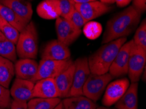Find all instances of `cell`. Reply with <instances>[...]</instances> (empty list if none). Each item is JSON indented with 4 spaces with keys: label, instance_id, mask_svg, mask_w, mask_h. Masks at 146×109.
<instances>
[{
    "label": "cell",
    "instance_id": "obj_1",
    "mask_svg": "<svg viewBox=\"0 0 146 109\" xmlns=\"http://www.w3.org/2000/svg\"><path fill=\"white\" fill-rule=\"evenodd\" d=\"M141 15L130 5L114 15L107 22L102 44L129 36L138 28Z\"/></svg>",
    "mask_w": 146,
    "mask_h": 109
},
{
    "label": "cell",
    "instance_id": "obj_2",
    "mask_svg": "<svg viewBox=\"0 0 146 109\" xmlns=\"http://www.w3.org/2000/svg\"><path fill=\"white\" fill-rule=\"evenodd\" d=\"M127 37H122L103 44L90 55L88 58L90 73L103 75L108 73L119 49L127 42Z\"/></svg>",
    "mask_w": 146,
    "mask_h": 109
},
{
    "label": "cell",
    "instance_id": "obj_3",
    "mask_svg": "<svg viewBox=\"0 0 146 109\" xmlns=\"http://www.w3.org/2000/svg\"><path fill=\"white\" fill-rule=\"evenodd\" d=\"M38 34L34 22L30 21L20 32L16 43L17 57L35 59L38 52Z\"/></svg>",
    "mask_w": 146,
    "mask_h": 109
},
{
    "label": "cell",
    "instance_id": "obj_4",
    "mask_svg": "<svg viewBox=\"0 0 146 109\" xmlns=\"http://www.w3.org/2000/svg\"><path fill=\"white\" fill-rule=\"evenodd\" d=\"M114 77L109 73L103 75L90 73L83 88V95L96 102L100 99L108 84Z\"/></svg>",
    "mask_w": 146,
    "mask_h": 109
},
{
    "label": "cell",
    "instance_id": "obj_5",
    "mask_svg": "<svg viewBox=\"0 0 146 109\" xmlns=\"http://www.w3.org/2000/svg\"><path fill=\"white\" fill-rule=\"evenodd\" d=\"M74 63L70 58L64 60L41 59L38 63V70L35 82L43 79H55Z\"/></svg>",
    "mask_w": 146,
    "mask_h": 109
},
{
    "label": "cell",
    "instance_id": "obj_6",
    "mask_svg": "<svg viewBox=\"0 0 146 109\" xmlns=\"http://www.w3.org/2000/svg\"><path fill=\"white\" fill-rule=\"evenodd\" d=\"M145 62L146 49L134 43L130 52L127 73L132 83L140 81L145 68Z\"/></svg>",
    "mask_w": 146,
    "mask_h": 109
},
{
    "label": "cell",
    "instance_id": "obj_7",
    "mask_svg": "<svg viewBox=\"0 0 146 109\" xmlns=\"http://www.w3.org/2000/svg\"><path fill=\"white\" fill-rule=\"evenodd\" d=\"M133 44L134 41L132 39L126 42L119 49L108 71L114 78L127 74L130 55Z\"/></svg>",
    "mask_w": 146,
    "mask_h": 109
},
{
    "label": "cell",
    "instance_id": "obj_8",
    "mask_svg": "<svg viewBox=\"0 0 146 109\" xmlns=\"http://www.w3.org/2000/svg\"><path fill=\"white\" fill-rule=\"evenodd\" d=\"M74 63L75 71L70 96L83 95V86L90 74L88 58L87 57H80L77 59Z\"/></svg>",
    "mask_w": 146,
    "mask_h": 109
},
{
    "label": "cell",
    "instance_id": "obj_9",
    "mask_svg": "<svg viewBox=\"0 0 146 109\" xmlns=\"http://www.w3.org/2000/svg\"><path fill=\"white\" fill-rule=\"evenodd\" d=\"M55 27L58 40L68 46L74 43L81 33V30L75 27L63 17L56 19Z\"/></svg>",
    "mask_w": 146,
    "mask_h": 109
},
{
    "label": "cell",
    "instance_id": "obj_10",
    "mask_svg": "<svg viewBox=\"0 0 146 109\" xmlns=\"http://www.w3.org/2000/svg\"><path fill=\"white\" fill-rule=\"evenodd\" d=\"M75 7L88 22L102 16L113 9L111 5L99 0L85 3H75Z\"/></svg>",
    "mask_w": 146,
    "mask_h": 109
},
{
    "label": "cell",
    "instance_id": "obj_11",
    "mask_svg": "<svg viewBox=\"0 0 146 109\" xmlns=\"http://www.w3.org/2000/svg\"><path fill=\"white\" fill-rule=\"evenodd\" d=\"M130 85L129 80L123 78L110 82L104 91L102 104L105 106H110L123 96Z\"/></svg>",
    "mask_w": 146,
    "mask_h": 109
},
{
    "label": "cell",
    "instance_id": "obj_12",
    "mask_svg": "<svg viewBox=\"0 0 146 109\" xmlns=\"http://www.w3.org/2000/svg\"><path fill=\"white\" fill-rule=\"evenodd\" d=\"M70 55L69 46L57 39L52 40L46 44L41 56V59L64 60L70 58Z\"/></svg>",
    "mask_w": 146,
    "mask_h": 109
},
{
    "label": "cell",
    "instance_id": "obj_13",
    "mask_svg": "<svg viewBox=\"0 0 146 109\" xmlns=\"http://www.w3.org/2000/svg\"><path fill=\"white\" fill-rule=\"evenodd\" d=\"M37 70L38 63L34 59L20 58L15 61V75L17 79L26 80L35 83Z\"/></svg>",
    "mask_w": 146,
    "mask_h": 109
},
{
    "label": "cell",
    "instance_id": "obj_14",
    "mask_svg": "<svg viewBox=\"0 0 146 109\" xmlns=\"http://www.w3.org/2000/svg\"><path fill=\"white\" fill-rule=\"evenodd\" d=\"M34 82L16 78L10 90L11 96L13 100L28 102L34 98L33 90Z\"/></svg>",
    "mask_w": 146,
    "mask_h": 109
},
{
    "label": "cell",
    "instance_id": "obj_15",
    "mask_svg": "<svg viewBox=\"0 0 146 109\" xmlns=\"http://www.w3.org/2000/svg\"><path fill=\"white\" fill-rule=\"evenodd\" d=\"M75 65L73 63L69 67L54 79L60 98L70 97V92L74 81Z\"/></svg>",
    "mask_w": 146,
    "mask_h": 109
},
{
    "label": "cell",
    "instance_id": "obj_16",
    "mask_svg": "<svg viewBox=\"0 0 146 109\" xmlns=\"http://www.w3.org/2000/svg\"><path fill=\"white\" fill-rule=\"evenodd\" d=\"M33 97L39 98L59 97L54 79H43L35 82Z\"/></svg>",
    "mask_w": 146,
    "mask_h": 109
},
{
    "label": "cell",
    "instance_id": "obj_17",
    "mask_svg": "<svg viewBox=\"0 0 146 109\" xmlns=\"http://www.w3.org/2000/svg\"><path fill=\"white\" fill-rule=\"evenodd\" d=\"M0 4L7 7L23 20L28 24L31 21L33 9L32 5L27 0H0Z\"/></svg>",
    "mask_w": 146,
    "mask_h": 109
},
{
    "label": "cell",
    "instance_id": "obj_18",
    "mask_svg": "<svg viewBox=\"0 0 146 109\" xmlns=\"http://www.w3.org/2000/svg\"><path fill=\"white\" fill-rule=\"evenodd\" d=\"M138 82H133L115 104L116 109H138Z\"/></svg>",
    "mask_w": 146,
    "mask_h": 109
},
{
    "label": "cell",
    "instance_id": "obj_19",
    "mask_svg": "<svg viewBox=\"0 0 146 109\" xmlns=\"http://www.w3.org/2000/svg\"><path fill=\"white\" fill-rule=\"evenodd\" d=\"M37 13L42 18L54 20L61 17L58 0H43L37 7Z\"/></svg>",
    "mask_w": 146,
    "mask_h": 109
},
{
    "label": "cell",
    "instance_id": "obj_20",
    "mask_svg": "<svg viewBox=\"0 0 146 109\" xmlns=\"http://www.w3.org/2000/svg\"><path fill=\"white\" fill-rule=\"evenodd\" d=\"M64 109H96V103L84 95L70 96L62 101Z\"/></svg>",
    "mask_w": 146,
    "mask_h": 109
},
{
    "label": "cell",
    "instance_id": "obj_21",
    "mask_svg": "<svg viewBox=\"0 0 146 109\" xmlns=\"http://www.w3.org/2000/svg\"><path fill=\"white\" fill-rule=\"evenodd\" d=\"M15 76V65L11 60L0 56V84L9 88Z\"/></svg>",
    "mask_w": 146,
    "mask_h": 109
},
{
    "label": "cell",
    "instance_id": "obj_22",
    "mask_svg": "<svg viewBox=\"0 0 146 109\" xmlns=\"http://www.w3.org/2000/svg\"><path fill=\"white\" fill-rule=\"evenodd\" d=\"M0 16L11 24L19 32H21L28 24L11 9L2 4H0Z\"/></svg>",
    "mask_w": 146,
    "mask_h": 109
},
{
    "label": "cell",
    "instance_id": "obj_23",
    "mask_svg": "<svg viewBox=\"0 0 146 109\" xmlns=\"http://www.w3.org/2000/svg\"><path fill=\"white\" fill-rule=\"evenodd\" d=\"M0 56L15 62L17 59L16 45L0 32Z\"/></svg>",
    "mask_w": 146,
    "mask_h": 109
},
{
    "label": "cell",
    "instance_id": "obj_24",
    "mask_svg": "<svg viewBox=\"0 0 146 109\" xmlns=\"http://www.w3.org/2000/svg\"><path fill=\"white\" fill-rule=\"evenodd\" d=\"M61 102L60 97L39 98L34 97L27 102L28 109H53Z\"/></svg>",
    "mask_w": 146,
    "mask_h": 109
},
{
    "label": "cell",
    "instance_id": "obj_25",
    "mask_svg": "<svg viewBox=\"0 0 146 109\" xmlns=\"http://www.w3.org/2000/svg\"><path fill=\"white\" fill-rule=\"evenodd\" d=\"M0 32L13 43L16 44L20 32L15 27H13L11 24L5 20L1 16H0Z\"/></svg>",
    "mask_w": 146,
    "mask_h": 109
},
{
    "label": "cell",
    "instance_id": "obj_26",
    "mask_svg": "<svg viewBox=\"0 0 146 109\" xmlns=\"http://www.w3.org/2000/svg\"><path fill=\"white\" fill-rule=\"evenodd\" d=\"M102 32V26L97 22L89 21L83 26V33L88 39L94 40L98 38Z\"/></svg>",
    "mask_w": 146,
    "mask_h": 109
},
{
    "label": "cell",
    "instance_id": "obj_27",
    "mask_svg": "<svg viewBox=\"0 0 146 109\" xmlns=\"http://www.w3.org/2000/svg\"><path fill=\"white\" fill-rule=\"evenodd\" d=\"M134 43L146 49V19L144 18L140 25L136 28L134 38Z\"/></svg>",
    "mask_w": 146,
    "mask_h": 109
},
{
    "label": "cell",
    "instance_id": "obj_28",
    "mask_svg": "<svg viewBox=\"0 0 146 109\" xmlns=\"http://www.w3.org/2000/svg\"><path fill=\"white\" fill-rule=\"evenodd\" d=\"M64 18L69 21L75 27L80 30L88 22L87 20L84 18L81 13L76 9V7Z\"/></svg>",
    "mask_w": 146,
    "mask_h": 109
},
{
    "label": "cell",
    "instance_id": "obj_29",
    "mask_svg": "<svg viewBox=\"0 0 146 109\" xmlns=\"http://www.w3.org/2000/svg\"><path fill=\"white\" fill-rule=\"evenodd\" d=\"M11 101L10 91L0 84V109H9Z\"/></svg>",
    "mask_w": 146,
    "mask_h": 109
},
{
    "label": "cell",
    "instance_id": "obj_30",
    "mask_svg": "<svg viewBox=\"0 0 146 109\" xmlns=\"http://www.w3.org/2000/svg\"><path fill=\"white\" fill-rule=\"evenodd\" d=\"M61 17L66 18L75 9V2L73 0H58Z\"/></svg>",
    "mask_w": 146,
    "mask_h": 109
},
{
    "label": "cell",
    "instance_id": "obj_31",
    "mask_svg": "<svg viewBox=\"0 0 146 109\" xmlns=\"http://www.w3.org/2000/svg\"><path fill=\"white\" fill-rule=\"evenodd\" d=\"M132 6L143 14L146 10V0H133Z\"/></svg>",
    "mask_w": 146,
    "mask_h": 109
},
{
    "label": "cell",
    "instance_id": "obj_32",
    "mask_svg": "<svg viewBox=\"0 0 146 109\" xmlns=\"http://www.w3.org/2000/svg\"><path fill=\"white\" fill-rule=\"evenodd\" d=\"M11 109H28L27 102L18 101L12 100L10 106Z\"/></svg>",
    "mask_w": 146,
    "mask_h": 109
},
{
    "label": "cell",
    "instance_id": "obj_33",
    "mask_svg": "<svg viewBox=\"0 0 146 109\" xmlns=\"http://www.w3.org/2000/svg\"><path fill=\"white\" fill-rule=\"evenodd\" d=\"M115 3H116L117 5L119 7H123L129 5L130 2L129 0H115Z\"/></svg>",
    "mask_w": 146,
    "mask_h": 109
},
{
    "label": "cell",
    "instance_id": "obj_34",
    "mask_svg": "<svg viewBox=\"0 0 146 109\" xmlns=\"http://www.w3.org/2000/svg\"><path fill=\"white\" fill-rule=\"evenodd\" d=\"M75 2V3H85L88 2L96 1V0H73Z\"/></svg>",
    "mask_w": 146,
    "mask_h": 109
},
{
    "label": "cell",
    "instance_id": "obj_35",
    "mask_svg": "<svg viewBox=\"0 0 146 109\" xmlns=\"http://www.w3.org/2000/svg\"><path fill=\"white\" fill-rule=\"evenodd\" d=\"M99 1L103 2V3H104L110 4V5H111V4H113L115 3V0H99Z\"/></svg>",
    "mask_w": 146,
    "mask_h": 109
},
{
    "label": "cell",
    "instance_id": "obj_36",
    "mask_svg": "<svg viewBox=\"0 0 146 109\" xmlns=\"http://www.w3.org/2000/svg\"><path fill=\"white\" fill-rule=\"evenodd\" d=\"M53 109H64L62 103V102H60V103L58 104V105L56 106V107H54Z\"/></svg>",
    "mask_w": 146,
    "mask_h": 109
},
{
    "label": "cell",
    "instance_id": "obj_37",
    "mask_svg": "<svg viewBox=\"0 0 146 109\" xmlns=\"http://www.w3.org/2000/svg\"><path fill=\"white\" fill-rule=\"evenodd\" d=\"M96 109H110L106 106H101V107H97Z\"/></svg>",
    "mask_w": 146,
    "mask_h": 109
},
{
    "label": "cell",
    "instance_id": "obj_38",
    "mask_svg": "<svg viewBox=\"0 0 146 109\" xmlns=\"http://www.w3.org/2000/svg\"><path fill=\"white\" fill-rule=\"evenodd\" d=\"M132 1V0H129V1L130 2V1Z\"/></svg>",
    "mask_w": 146,
    "mask_h": 109
},
{
    "label": "cell",
    "instance_id": "obj_39",
    "mask_svg": "<svg viewBox=\"0 0 146 109\" xmlns=\"http://www.w3.org/2000/svg\"><path fill=\"white\" fill-rule=\"evenodd\" d=\"M27 1H32V0H27Z\"/></svg>",
    "mask_w": 146,
    "mask_h": 109
}]
</instances>
